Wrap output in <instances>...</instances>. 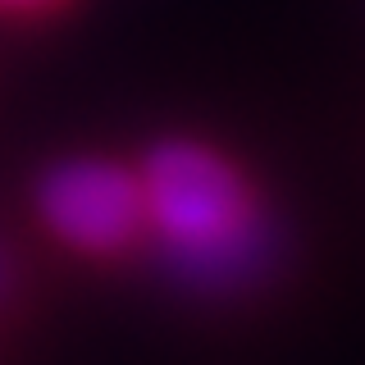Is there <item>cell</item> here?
I'll use <instances>...</instances> for the list:
<instances>
[{"mask_svg":"<svg viewBox=\"0 0 365 365\" xmlns=\"http://www.w3.org/2000/svg\"><path fill=\"white\" fill-rule=\"evenodd\" d=\"M142 201L155 237L192 279L224 283L256 265L260 215L242 178L215 151L192 142L160 146L146 165Z\"/></svg>","mask_w":365,"mask_h":365,"instance_id":"1","label":"cell"},{"mask_svg":"<svg viewBox=\"0 0 365 365\" xmlns=\"http://www.w3.org/2000/svg\"><path fill=\"white\" fill-rule=\"evenodd\" d=\"M41 215L64 242L83 251H119L146 220L142 182L106 160H68L41 182Z\"/></svg>","mask_w":365,"mask_h":365,"instance_id":"2","label":"cell"},{"mask_svg":"<svg viewBox=\"0 0 365 365\" xmlns=\"http://www.w3.org/2000/svg\"><path fill=\"white\" fill-rule=\"evenodd\" d=\"M0 5H46V0H0Z\"/></svg>","mask_w":365,"mask_h":365,"instance_id":"3","label":"cell"}]
</instances>
